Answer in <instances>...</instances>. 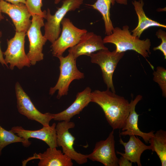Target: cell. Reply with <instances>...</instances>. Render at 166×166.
Listing matches in <instances>:
<instances>
[{"label": "cell", "mask_w": 166, "mask_h": 166, "mask_svg": "<svg viewBox=\"0 0 166 166\" xmlns=\"http://www.w3.org/2000/svg\"><path fill=\"white\" fill-rule=\"evenodd\" d=\"M91 102L98 105L113 130L122 128L129 113L130 105L124 97L107 89L95 90L91 93Z\"/></svg>", "instance_id": "1"}, {"label": "cell", "mask_w": 166, "mask_h": 166, "mask_svg": "<svg viewBox=\"0 0 166 166\" xmlns=\"http://www.w3.org/2000/svg\"><path fill=\"white\" fill-rule=\"evenodd\" d=\"M104 44L110 43L114 44L117 52H125L128 50H133L146 58L151 54V42L148 38L140 40V38L133 35L127 25L114 28L112 33L106 35L103 39Z\"/></svg>", "instance_id": "2"}, {"label": "cell", "mask_w": 166, "mask_h": 166, "mask_svg": "<svg viewBox=\"0 0 166 166\" xmlns=\"http://www.w3.org/2000/svg\"><path fill=\"white\" fill-rule=\"evenodd\" d=\"M57 57L60 61V75L56 85L50 88L49 94L52 95L57 91V98L59 99L68 94L69 86L72 81L83 79L85 75L77 69L76 59L71 54L69 53L66 57L60 56Z\"/></svg>", "instance_id": "3"}, {"label": "cell", "mask_w": 166, "mask_h": 166, "mask_svg": "<svg viewBox=\"0 0 166 166\" xmlns=\"http://www.w3.org/2000/svg\"><path fill=\"white\" fill-rule=\"evenodd\" d=\"M84 0H65L63 1L61 6L58 8L54 15L51 14L48 8L44 17L47 21L44 25V36L51 43L59 36L61 32V23L67 13L80 8Z\"/></svg>", "instance_id": "4"}, {"label": "cell", "mask_w": 166, "mask_h": 166, "mask_svg": "<svg viewBox=\"0 0 166 166\" xmlns=\"http://www.w3.org/2000/svg\"><path fill=\"white\" fill-rule=\"evenodd\" d=\"M124 53L117 52L115 50L111 52L107 49L100 50L89 56L91 62L98 65L100 67L103 80L107 89L113 92L116 93L113 79V74Z\"/></svg>", "instance_id": "5"}, {"label": "cell", "mask_w": 166, "mask_h": 166, "mask_svg": "<svg viewBox=\"0 0 166 166\" xmlns=\"http://www.w3.org/2000/svg\"><path fill=\"white\" fill-rule=\"evenodd\" d=\"M32 16L31 24L26 32L29 41V49L27 55L30 64L34 65L43 59V47L47 40L41 31V28L45 25L44 18L38 15Z\"/></svg>", "instance_id": "6"}, {"label": "cell", "mask_w": 166, "mask_h": 166, "mask_svg": "<svg viewBox=\"0 0 166 166\" xmlns=\"http://www.w3.org/2000/svg\"><path fill=\"white\" fill-rule=\"evenodd\" d=\"M61 24L62 26L61 34L51 46L53 55L57 57L62 56L67 49L75 45L87 32L85 29L76 27L67 18H64Z\"/></svg>", "instance_id": "7"}, {"label": "cell", "mask_w": 166, "mask_h": 166, "mask_svg": "<svg viewBox=\"0 0 166 166\" xmlns=\"http://www.w3.org/2000/svg\"><path fill=\"white\" fill-rule=\"evenodd\" d=\"M75 126L74 123L70 121H62L56 125L57 143L58 146L61 147L62 152L79 164L86 163L87 155L76 152L73 145L75 137L69 132V129Z\"/></svg>", "instance_id": "8"}, {"label": "cell", "mask_w": 166, "mask_h": 166, "mask_svg": "<svg viewBox=\"0 0 166 166\" xmlns=\"http://www.w3.org/2000/svg\"><path fill=\"white\" fill-rule=\"evenodd\" d=\"M26 32H15L14 37L7 41V47L3 53L5 61L10 64V68L13 69L16 66L22 69L25 66L29 67L30 63L26 54L24 49Z\"/></svg>", "instance_id": "9"}, {"label": "cell", "mask_w": 166, "mask_h": 166, "mask_svg": "<svg viewBox=\"0 0 166 166\" xmlns=\"http://www.w3.org/2000/svg\"><path fill=\"white\" fill-rule=\"evenodd\" d=\"M15 89L17 107L19 113L29 119L38 122L43 126H49V122L53 119V114L43 113L38 110L18 82L16 83Z\"/></svg>", "instance_id": "10"}, {"label": "cell", "mask_w": 166, "mask_h": 166, "mask_svg": "<svg viewBox=\"0 0 166 166\" xmlns=\"http://www.w3.org/2000/svg\"><path fill=\"white\" fill-rule=\"evenodd\" d=\"M87 158L93 161L101 163L105 166H117L114 130L105 140L97 142L92 152L87 155Z\"/></svg>", "instance_id": "11"}, {"label": "cell", "mask_w": 166, "mask_h": 166, "mask_svg": "<svg viewBox=\"0 0 166 166\" xmlns=\"http://www.w3.org/2000/svg\"><path fill=\"white\" fill-rule=\"evenodd\" d=\"M0 9L2 13L7 14L11 18L16 32H26L31 23L30 18L32 15L25 4H13L0 0Z\"/></svg>", "instance_id": "12"}, {"label": "cell", "mask_w": 166, "mask_h": 166, "mask_svg": "<svg viewBox=\"0 0 166 166\" xmlns=\"http://www.w3.org/2000/svg\"><path fill=\"white\" fill-rule=\"evenodd\" d=\"M55 123L52 125L43 126L41 129L35 130H27L22 126H16L12 127L10 130L19 136L23 138L25 142L22 145L25 147H28L31 144L29 140L30 138H35L44 141L49 147L57 148V134Z\"/></svg>", "instance_id": "13"}, {"label": "cell", "mask_w": 166, "mask_h": 166, "mask_svg": "<svg viewBox=\"0 0 166 166\" xmlns=\"http://www.w3.org/2000/svg\"><path fill=\"white\" fill-rule=\"evenodd\" d=\"M107 49L104 45L101 36L93 32L87 31L75 45L69 48L68 52L77 59L81 55L89 56L96 51Z\"/></svg>", "instance_id": "14"}, {"label": "cell", "mask_w": 166, "mask_h": 166, "mask_svg": "<svg viewBox=\"0 0 166 166\" xmlns=\"http://www.w3.org/2000/svg\"><path fill=\"white\" fill-rule=\"evenodd\" d=\"M39 159L38 166H72V160L56 148L49 147L43 153H35L22 162V166H26L30 160Z\"/></svg>", "instance_id": "15"}, {"label": "cell", "mask_w": 166, "mask_h": 166, "mask_svg": "<svg viewBox=\"0 0 166 166\" xmlns=\"http://www.w3.org/2000/svg\"><path fill=\"white\" fill-rule=\"evenodd\" d=\"M142 99V96L138 95L134 100L131 101L130 103V107L129 114L126 120L124 127L121 129L123 131L120 133V135L124 136H139L141 137L145 142L148 143L150 138L154 134V131H152L146 133L142 132L139 129L138 127L139 115L135 111L136 105Z\"/></svg>", "instance_id": "16"}, {"label": "cell", "mask_w": 166, "mask_h": 166, "mask_svg": "<svg viewBox=\"0 0 166 166\" xmlns=\"http://www.w3.org/2000/svg\"><path fill=\"white\" fill-rule=\"evenodd\" d=\"M91 89L86 87L78 92L74 102L66 109L56 114H53V119L56 121H69L75 115L79 114L91 102Z\"/></svg>", "instance_id": "17"}, {"label": "cell", "mask_w": 166, "mask_h": 166, "mask_svg": "<svg viewBox=\"0 0 166 166\" xmlns=\"http://www.w3.org/2000/svg\"><path fill=\"white\" fill-rule=\"evenodd\" d=\"M130 136L129 140L127 142H124L120 138V143L124 148V153L118 151L117 153L125 157L131 162L136 163L138 166H141V155L146 150H152L151 146L146 145L135 135Z\"/></svg>", "instance_id": "18"}, {"label": "cell", "mask_w": 166, "mask_h": 166, "mask_svg": "<svg viewBox=\"0 0 166 166\" xmlns=\"http://www.w3.org/2000/svg\"><path fill=\"white\" fill-rule=\"evenodd\" d=\"M132 4L138 19L137 26L131 31L133 35L140 38L145 30L152 27L166 28L165 25L153 20L146 15L143 9L144 3L143 0H134L132 1Z\"/></svg>", "instance_id": "19"}, {"label": "cell", "mask_w": 166, "mask_h": 166, "mask_svg": "<svg viewBox=\"0 0 166 166\" xmlns=\"http://www.w3.org/2000/svg\"><path fill=\"white\" fill-rule=\"evenodd\" d=\"M116 0H97L93 4L88 5L101 14L105 24V34H111L114 28L110 18V9Z\"/></svg>", "instance_id": "20"}, {"label": "cell", "mask_w": 166, "mask_h": 166, "mask_svg": "<svg viewBox=\"0 0 166 166\" xmlns=\"http://www.w3.org/2000/svg\"><path fill=\"white\" fill-rule=\"evenodd\" d=\"M152 150L155 152L160 160L161 166L166 165V132L160 129L150 138Z\"/></svg>", "instance_id": "21"}, {"label": "cell", "mask_w": 166, "mask_h": 166, "mask_svg": "<svg viewBox=\"0 0 166 166\" xmlns=\"http://www.w3.org/2000/svg\"><path fill=\"white\" fill-rule=\"evenodd\" d=\"M25 142L24 139L14 133L10 130L8 131L0 125V156L2 149L7 145L12 143Z\"/></svg>", "instance_id": "22"}, {"label": "cell", "mask_w": 166, "mask_h": 166, "mask_svg": "<svg viewBox=\"0 0 166 166\" xmlns=\"http://www.w3.org/2000/svg\"><path fill=\"white\" fill-rule=\"evenodd\" d=\"M153 80L157 83L161 89L162 96L166 97V69L161 66L157 67L153 73Z\"/></svg>", "instance_id": "23"}, {"label": "cell", "mask_w": 166, "mask_h": 166, "mask_svg": "<svg viewBox=\"0 0 166 166\" xmlns=\"http://www.w3.org/2000/svg\"><path fill=\"white\" fill-rule=\"evenodd\" d=\"M25 5L31 15H38L44 17L46 13L45 10H41L42 6V0H25Z\"/></svg>", "instance_id": "24"}, {"label": "cell", "mask_w": 166, "mask_h": 166, "mask_svg": "<svg viewBox=\"0 0 166 166\" xmlns=\"http://www.w3.org/2000/svg\"><path fill=\"white\" fill-rule=\"evenodd\" d=\"M156 35L158 38L161 40V44L158 46L153 48L154 51L160 50L163 53L164 59H166V32L161 29H159L156 33Z\"/></svg>", "instance_id": "25"}, {"label": "cell", "mask_w": 166, "mask_h": 166, "mask_svg": "<svg viewBox=\"0 0 166 166\" xmlns=\"http://www.w3.org/2000/svg\"><path fill=\"white\" fill-rule=\"evenodd\" d=\"M118 164L119 166H132V162L125 157L121 156L118 159Z\"/></svg>", "instance_id": "26"}, {"label": "cell", "mask_w": 166, "mask_h": 166, "mask_svg": "<svg viewBox=\"0 0 166 166\" xmlns=\"http://www.w3.org/2000/svg\"><path fill=\"white\" fill-rule=\"evenodd\" d=\"M2 36V32L0 31V38ZM3 52L2 51L1 48L0 47V63L2 64V65H6V66H7V65L6 64V63L5 60L3 58Z\"/></svg>", "instance_id": "27"}, {"label": "cell", "mask_w": 166, "mask_h": 166, "mask_svg": "<svg viewBox=\"0 0 166 166\" xmlns=\"http://www.w3.org/2000/svg\"><path fill=\"white\" fill-rule=\"evenodd\" d=\"M4 0L6 2H9L12 4H17L20 3H22L25 4L26 3L25 0Z\"/></svg>", "instance_id": "28"}, {"label": "cell", "mask_w": 166, "mask_h": 166, "mask_svg": "<svg viewBox=\"0 0 166 166\" xmlns=\"http://www.w3.org/2000/svg\"><path fill=\"white\" fill-rule=\"evenodd\" d=\"M128 0H116V2L118 4L126 5L128 4Z\"/></svg>", "instance_id": "29"}, {"label": "cell", "mask_w": 166, "mask_h": 166, "mask_svg": "<svg viewBox=\"0 0 166 166\" xmlns=\"http://www.w3.org/2000/svg\"><path fill=\"white\" fill-rule=\"evenodd\" d=\"M4 18V17L2 14V12L0 9V21Z\"/></svg>", "instance_id": "30"}, {"label": "cell", "mask_w": 166, "mask_h": 166, "mask_svg": "<svg viewBox=\"0 0 166 166\" xmlns=\"http://www.w3.org/2000/svg\"><path fill=\"white\" fill-rule=\"evenodd\" d=\"M65 0H55L54 3L57 4H58L61 1H64Z\"/></svg>", "instance_id": "31"}]
</instances>
